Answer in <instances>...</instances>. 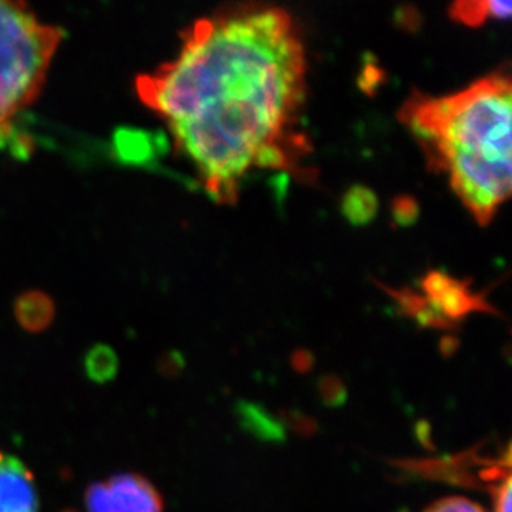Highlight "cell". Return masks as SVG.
<instances>
[{"label":"cell","instance_id":"cell-1","mask_svg":"<svg viewBox=\"0 0 512 512\" xmlns=\"http://www.w3.org/2000/svg\"><path fill=\"white\" fill-rule=\"evenodd\" d=\"M176 58L136 80L141 102L166 121L178 155L206 193L234 203L254 168L312 176L300 131L304 42L289 12L241 4L196 20Z\"/></svg>","mask_w":512,"mask_h":512},{"label":"cell","instance_id":"cell-2","mask_svg":"<svg viewBox=\"0 0 512 512\" xmlns=\"http://www.w3.org/2000/svg\"><path fill=\"white\" fill-rule=\"evenodd\" d=\"M400 120L436 173L481 226L493 221L512 184V85L509 68L445 97L413 93Z\"/></svg>","mask_w":512,"mask_h":512},{"label":"cell","instance_id":"cell-3","mask_svg":"<svg viewBox=\"0 0 512 512\" xmlns=\"http://www.w3.org/2000/svg\"><path fill=\"white\" fill-rule=\"evenodd\" d=\"M63 32L25 4L0 0V146L15 135V120L39 97Z\"/></svg>","mask_w":512,"mask_h":512},{"label":"cell","instance_id":"cell-4","mask_svg":"<svg viewBox=\"0 0 512 512\" xmlns=\"http://www.w3.org/2000/svg\"><path fill=\"white\" fill-rule=\"evenodd\" d=\"M87 512H163L158 489L140 474H115L88 486Z\"/></svg>","mask_w":512,"mask_h":512},{"label":"cell","instance_id":"cell-5","mask_svg":"<svg viewBox=\"0 0 512 512\" xmlns=\"http://www.w3.org/2000/svg\"><path fill=\"white\" fill-rule=\"evenodd\" d=\"M420 289L446 329H451L474 312L498 314L483 294L473 292L471 282L456 279L445 271L428 272L421 279Z\"/></svg>","mask_w":512,"mask_h":512},{"label":"cell","instance_id":"cell-6","mask_svg":"<svg viewBox=\"0 0 512 512\" xmlns=\"http://www.w3.org/2000/svg\"><path fill=\"white\" fill-rule=\"evenodd\" d=\"M34 476L19 458L0 451V512H39Z\"/></svg>","mask_w":512,"mask_h":512},{"label":"cell","instance_id":"cell-7","mask_svg":"<svg viewBox=\"0 0 512 512\" xmlns=\"http://www.w3.org/2000/svg\"><path fill=\"white\" fill-rule=\"evenodd\" d=\"M511 2L499 0H459L450 5V17L458 24L481 27L489 19L506 20L511 17Z\"/></svg>","mask_w":512,"mask_h":512},{"label":"cell","instance_id":"cell-8","mask_svg":"<svg viewBox=\"0 0 512 512\" xmlns=\"http://www.w3.org/2000/svg\"><path fill=\"white\" fill-rule=\"evenodd\" d=\"M54 315V302L44 292H27L15 302V317L27 332H44Z\"/></svg>","mask_w":512,"mask_h":512},{"label":"cell","instance_id":"cell-9","mask_svg":"<svg viewBox=\"0 0 512 512\" xmlns=\"http://www.w3.org/2000/svg\"><path fill=\"white\" fill-rule=\"evenodd\" d=\"M340 211L352 226H367L378 213L377 193L363 184L350 186L342 196Z\"/></svg>","mask_w":512,"mask_h":512},{"label":"cell","instance_id":"cell-10","mask_svg":"<svg viewBox=\"0 0 512 512\" xmlns=\"http://www.w3.org/2000/svg\"><path fill=\"white\" fill-rule=\"evenodd\" d=\"M85 370L92 382L108 383L112 382L118 372V358L115 352L107 345H98L88 352L85 358Z\"/></svg>","mask_w":512,"mask_h":512},{"label":"cell","instance_id":"cell-11","mask_svg":"<svg viewBox=\"0 0 512 512\" xmlns=\"http://www.w3.org/2000/svg\"><path fill=\"white\" fill-rule=\"evenodd\" d=\"M156 138L145 131L128 130L120 135V151L123 158L135 163L151 160L156 155Z\"/></svg>","mask_w":512,"mask_h":512},{"label":"cell","instance_id":"cell-12","mask_svg":"<svg viewBox=\"0 0 512 512\" xmlns=\"http://www.w3.org/2000/svg\"><path fill=\"white\" fill-rule=\"evenodd\" d=\"M392 218L400 228L413 226L420 218V203L413 196H397L392 203Z\"/></svg>","mask_w":512,"mask_h":512},{"label":"cell","instance_id":"cell-13","mask_svg":"<svg viewBox=\"0 0 512 512\" xmlns=\"http://www.w3.org/2000/svg\"><path fill=\"white\" fill-rule=\"evenodd\" d=\"M425 512H486L481 506L459 496H451V498L440 499L436 503L431 504L430 508H426Z\"/></svg>","mask_w":512,"mask_h":512}]
</instances>
